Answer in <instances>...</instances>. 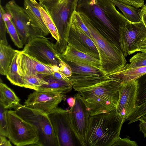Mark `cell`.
<instances>
[{"label":"cell","instance_id":"6da1fadb","mask_svg":"<svg viewBox=\"0 0 146 146\" xmlns=\"http://www.w3.org/2000/svg\"><path fill=\"white\" fill-rule=\"evenodd\" d=\"M76 11L82 14L100 32L111 35L119 43V30L127 19L110 0H78Z\"/></svg>","mask_w":146,"mask_h":146},{"label":"cell","instance_id":"7a4b0ae2","mask_svg":"<svg viewBox=\"0 0 146 146\" xmlns=\"http://www.w3.org/2000/svg\"><path fill=\"white\" fill-rule=\"evenodd\" d=\"M122 84L108 79L93 85L75 89L81 96L90 116L106 113L116 109L119 90Z\"/></svg>","mask_w":146,"mask_h":146},{"label":"cell","instance_id":"3957f363","mask_svg":"<svg viewBox=\"0 0 146 146\" xmlns=\"http://www.w3.org/2000/svg\"><path fill=\"white\" fill-rule=\"evenodd\" d=\"M115 110L90 116L86 137L87 146H112L119 139L125 120L117 116Z\"/></svg>","mask_w":146,"mask_h":146},{"label":"cell","instance_id":"277c9868","mask_svg":"<svg viewBox=\"0 0 146 146\" xmlns=\"http://www.w3.org/2000/svg\"><path fill=\"white\" fill-rule=\"evenodd\" d=\"M79 13L98 51L100 70L105 75L123 67L126 64V60L115 40L111 36L100 32L86 16Z\"/></svg>","mask_w":146,"mask_h":146},{"label":"cell","instance_id":"5b68a950","mask_svg":"<svg viewBox=\"0 0 146 146\" xmlns=\"http://www.w3.org/2000/svg\"><path fill=\"white\" fill-rule=\"evenodd\" d=\"M78 0H46L39 3L47 11L57 29L60 40L54 44L60 54L64 51L68 45L67 35Z\"/></svg>","mask_w":146,"mask_h":146},{"label":"cell","instance_id":"8992f818","mask_svg":"<svg viewBox=\"0 0 146 146\" xmlns=\"http://www.w3.org/2000/svg\"><path fill=\"white\" fill-rule=\"evenodd\" d=\"M17 114L36 129L40 146H59L58 140L48 114L20 104L14 108Z\"/></svg>","mask_w":146,"mask_h":146},{"label":"cell","instance_id":"52a82bcc","mask_svg":"<svg viewBox=\"0 0 146 146\" xmlns=\"http://www.w3.org/2000/svg\"><path fill=\"white\" fill-rule=\"evenodd\" d=\"M8 138L14 145L22 146L36 144L39 138L38 131L33 125L20 116L15 110H7Z\"/></svg>","mask_w":146,"mask_h":146},{"label":"cell","instance_id":"ba28073f","mask_svg":"<svg viewBox=\"0 0 146 146\" xmlns=\"http://www.w3.org/2000/svg\"><path fill=\"white\" fill-rule=\"evenodd\" d=\"M22 51L46 64L60 67L61 54L54 44L45 37H36L31 39Z\"/></svg>","mask_w":146,"mask_h":146},{"label":"cell","instance_id":"9c48e42d","mask_svg":"<svg viewBox=\"0 0 146 146\" xmlns=\"http://www.w3.org/2000/svg\"><path fill=\"white\" fill-rule=\"evenodd\" d=\"M59 146L81 145L70 122L68 110L57 107L48 114Z\"/></svg>","mask_w":146,"mask_h":146},{"label":"cell","instance_id":"30bf717a","mask_svg":"<svg viewBox=\"0 0 146 146\" xmlns=\"http://www.w3.org/2000/svg\"><path fill=\"white\" fill-rule=\"evenodd\" d=\"M146 37V28L142 20L132 22L128 20L120 27L119 43L125 56L139 51L141 43Z\"/></svg>","mask_w":146,"mask_h":146},{"label":"cell","instance_id":"8fae6325","mask_svg":"<svg viewBox=\"0 0 146 146\" xmlns=\"http://www.w3.org/2000/svg\"><path fill=\"white\" fill-rule=\"evenodd\" d=\"M74 97L75 103L68 110L70 122L81 145L87 146L86 137L90 116L80 94H76Z\"/></svg>","mask_w":146,"mask_h":146},{"label":"cell","instance_id":"7c38bea8","mask_svg":"<svg viewBox=\"0 0 146 146\" xmlns=\"http://www.w3.org/2000/svg\"><path fill=\"white\" fill-rule=\"evenodd\" d=\"M4 9L10 15L24 45H26L31 39L36 37L24 8L18 5L15 0H11L6 3Z\"/></svg>","mask_w":146,"mask_h":146},{"label":"cell","instance_id":"4fadbf2b","mask_svg":"<svg viewBox=\"0 0 146 146\" xmlns=\"http://www.w3.org/2000/svg\"><path fill=\"white\" fill-rule=\"evenodd\" d=\"M65 94L49 91L39 90L28 96L25 105L46 114L57 108L65 98Z\"/></svg>","mask_w":146,"mask_h":146},{"label":"cell","instance_id":"5bb4252c","mask_svg":"<svg viewBox=\"0 0 146 146\" xmlns=\"http://www.w3.org/2000/svg\"><path fill=\"white\" fill-rule=\"evenodd\" d=\"M67 41L73 47L93 57L99 58L97 49L92 40L80 27L73 15Z\"/></svg>","mask_w":146,"mask_h":146},{"label":"cell","instance_id":"9a60e30c","mask_svg":"<svg viewBox=\"0 0 146 146\" xmlns=\"http://www.w3.org/2000/svg\"><path fill=\"white\" fill-rule=\"evenodd\" d=\"M138 89L137 80L130 82L122 85L119 90V98L116 114L125 120L135 108Z\"/></svg>","mask_w":146,"mask_h":146},{"label":"cell","instance_id":"2e32d148","mask_svg":"<svg viewBox=\"0 0 146 146\" xmlns=\"http://www.w3.org/2000/svg\"><path fill=\"white\" fill-rule=\"evenodd\" d=\"M17 62L18 73L21 76L50 75L59 68L43 64L22 51H19Z\"/></svg>","mask_w":146,"mask_h":146},{"label":"cell","instance_id":"e0dca14e","mask_svg":"<svg viewBox=\"0 0 146 146\" xmlns=\"http://www.w3.org/2000/svg\"><path fill=\"white\" fill-rule=\"evenodd\" d=\"M40 6L36 0H24L23 8L36 37H45L50 32L40 10Z\"/></svg>","mask_w":146,"mask_h":146},{"label":"cell","instance_id":"ac0fdd59","mask_svg":"<svg viewBox=\"0 0 146 146\" xmlns=\"http://www.w3.org/2000/svg\"><path fill=\"white\" fill-rule=\"evenodd\" d=\"M60 55L64 61L86 64L100 70L99 59L82 52L69 44H68L65 50Z\"/></svg>","mask_w":146,"mask_h":146},{"label":"cell","instance_id":"d6986e66","mask_svg":"<svg viewBox=\"0 0 146 146\" xmlns=\"http://www.w3.org/2000/svg\"><path fill=\"white\" fill-rule=\"evenodd\" d=\"M146 74V66L125 69L122 68L105 75L108 79L117 81L122 84L136 80Z\"/></svg>","mask_w":146,"mask_h":146},{"label":"cell","instance_id":"ffe728a7","mask_svg":"<svg viewBox=\"0 0 146 146\" xmlns=\"http://www.w3.org/2000/svg\"><path fill=\"white\" fill-rule=\"evenodd\" d=\"M75 89L90 86L108 79L103 74L79 75L72 74L68 78Z\"/></svg>","mask_w":146,"mask_h":146},{"label":"cell","instance_id":"44dd1931","mask_svg":"<svg viewBox=\"0 0 146 146\" xmlns=\"http://www.w3.org/2000/svg\"><path fill=\"white\" fill-rule=\"evenodd\" d=\"M43 78L48 84L43 85L39 88L38 90L49 91L65 94L72 90V85L70 80L54 79L50 75L44 76Z\"/></svg>","mask_w":146,"mask_h":146},{"label":"cell","instance_id":"7402d4cb","mask_svg":"<svg viewBox=\"0 0 146 146\" xmlns=\"http://www.w3.org/2000/svg\"><path fill=\"white\" fill-rule=\"evenodd\" d=\"M18 50L0 40V73L6 75L9 68Z\"/></svg>","mask_w":146,"mask_h":146},{"label":"cell","instance_id":"603a6c76","mask_svg":"<svg viewBox=\"0 0 146 146\" xmlns=\"http://www.w3.org/2000/svg\"><path fill=\"white\" fill-rule=\"evenodd\" d=\"M20 101L12 90L5 84L0 82V104L3 108H14L19 104Z\"/></svg>","mask_w":146,"mask_h":146},{"label":"cell","instance_id":"cb8c5ba5","mask_svg":"<svg viewBox=\"0 0 146 146\" xmlns=\"http://www.w3.org/2000/svg\"><path fill=\"white\" fill-rule=\"evenodd\" d=\"M121 11L129 21L137 22L142 20L141 9L131 5L114 0H110Z\"/></svg>","mask_w":146,"mask_h":146},{"label":"cell","instance_id":"d4e9b609","mask_svg":"<svg viewBox=\"0 0 146 146\" xmlns=\"http://www.w3.org/2000/svg\"><path fill=\"white\" fill-rule=\"evenodd\" d=\"M0 12L5 23L7 32L9 34L11 40L17 48H22L24 45L20 39L16 29L11 21L9 14L7 13L0 4Z\"/></svg>","mask_w":146,"mask_h":146},{"label":"cell","instance_id":"484cf974","mask_svg":"<svg viewBox=\"0 0 146 146\" xmlns=\"http://www.w3.org/2000/svg\"><path fill=\"white\" fill-rule=\"evenodd\" d=\"M64 61L71 67L72 71V74L104 75L100 70L89 65L82 63Z\"/></svg>","mask_w":146,"mask_h":146},{"label":"cell","instance_id":"4316f807","mask_svg":"<svg viewBox=\"0 0 146 146\" xmlns=\"http://www.w3.org/2000/svg\"><path fill=\"white\" fill-rule=\"evenodd\" d=\"M19 52L18 50L14 56L6 76L11 83L23 87L22 78L18 73L17 62Z\"/></svg>","mask_w":146,"mask_h":146},{"label":"cell","instance_id":"83f0119b","mask_svg":"<svg viewBox=\"0 0 146 146\" xmlns=\"http://www.w3.org/2000/svg\"><path fill=\"white\" fill-rule=\"evenodd\" d=\"M23 87L38 90L39 88L44 84H48V83L43 78L41 75H36L32 76H22Z\"/></svg>","mask_w":146,"mask_h":146},{"label":"cell","instance_id":"f1b7e54d","mask_svg":"<svg viewBox=\"0 0 146 146\" xmlns=\"http://www.w3.org/2000/svg\"><path fill=\"white\" fill-rule=\"evenodd\" d=\"M40 9L50 33L56 40V42H58L60 40L59 36L53 20L46 10L40 5Z\"/></svg>","mask_w":146,"mask_h":146},{"label":"cell","instance_id":"f546056e","mask_svg":"<svg viewBox=\"0 0 146 146\" xmlns=\"http://www.w3.org/2000/svg\"><path fill=\"white\" fill-rule=\"evenodd\" d=\"M129 64H126L122 68L127 69L146 66V53L138 52L129 60Z\"/></svg>","mask_w":146,"mask_h":146},{"label":"cell","instance_id":"4dcf8cb0","mask_svg":"<svg viewBox=\"0 0 146 146\" xmlns=\"http://www.w3.org/2000/svg\"><path fill=\"white\" fill-rule=\"evenodd\" d=\"M138 82L136 106L146 100V74L137 79Z\"/></svg>","mask_w":146,"mask_h":146},{"label":"cell","instance_id":"1f68e13d","mask_svg":"<svg viewBox=\"0 0 146 146\" xmlns=\"http://www.w3.org/2000/svg\"><path fill=\"white\" fill-rule=\"evenodd\" d=\"M146 114V100L136 106L133 112L127 118L129 124L137 121Z\"/></svg>","mask_w":146,"mask_h":146},{"label":"cell","instance_id":"d6a6232c","mask_svg":"<svg viewBox=\"0 0 146 146\" xmlns=\"http://www.w3.org/2000/svg\"><path fill=\"white\" fill-rule=\"evenodd\" d=\"M7 110L0 105V135L8 137L9 135L7 118Z\"/></svg>","mask_w":146,"mask_h":146},{"label":"cell","instance_id":"836d02e7","mask_svg":"<svg viewBox=\"0 0 146 146\" xmlns=\"http://www.w3.org/2000/svg\"><path fill=\"white\" fill-rule=\"evenodd\" d=\"M0 14V40L8 44L6 34L7 31L6 26L2 14L1 13Z\"/></svg>","mask_w":146,"mask_h":146},{"label":"cell","instance_id":"e575fe53","mask_svg":"<svg viewBox=\"0 0 146 146\" xmlns=\"http://www.w3.org/2000/svg\"><path fill=\"white\" fill-rule=\"evenodd\" d=\"M60 66L59 70L64 74L67 77L70 76L72 71L70 66L61 58L60 62Z\"/></svg>","mask_w":146,"mask_h":146},{"label":"cell","instance_id":"d590c367","mask_svg":"<svg viewBox=\"0 0 146 146\" xmlns=\"http://www.w3.org/2000/svg\"><path fill=\"white\" fill-rule=\"evenodd\" d=\"M121 146H137L136 142L130 140L128 137L122 139L120 137L112 145Z\"/></svg>","mask_w":146,"mask_h":146},{"label":"cell","instance_id":"8d00e7d4","mask_svg":"<svg viewBox=\"0 0 146 146\" xmlns=\"http://www.w3.org/2000/svg\"><path fill=\"white\" fill-rule=\"evenodd\" d=\"M53 78L57 80H70L64 74L59 70L54 71L50 75Z\"/></svg>","mask_w":146,"mask_h":146},{"label":"cell","instance_id":"74e56055","mask_svg":"<svg viewBox=\"0 0 146 146\" xmlns=\"http://www.w3.org/2000/svg\"><path fill=\"white\" fill-rule=\"evenodd\" d=\"M139 121V131L143 133L145 137H146V121L141 119H140Z\"/></svg>","mask_w":146,"mask_h":146},{"label":"cell","instance_id":"f35d334b","mask_svg":"<svg viewBox=\"0 0 146 146\" xmlns=\"http://www.w3.org/2000/svg\"><path fill=\"white\" fill-rule=\"evenodd\" d=\"M10 141L6 138L5 137L0 135V146H11Z\"/></svg>","mask_w":146,"mask_h":146},{"label":"cell","instance_id":"ab89813d","mask_svg":"<svg viewBox=\"0 0 146 146\" xmlns=\"http://www.w3.org/2000/svg\"><path fill=\"white\" fill-rule=\"evenodd\" d=\"M142 20L146 28V4H144L141 9Z\"/></svg>","mask_w":146,"mask_h":146},{"label":"cell","instance_id":"60d3db41","mask_svg":"<svg viewBox=\"0 0 146 146\" xmlns=\"http://www.w3.org/2000/svg\"><path fill=\"white\" fill-rule=\"evenodd\" d=\"M139 51L146 53V37L140 44Z\"/></svg>","mask_w":146,"mask_h":146},{"label":"cell","instance_id":"b9f144b4","mask_svg":"<svg viewBox=\"0 0 146 146\" xmlns=\"http://www.w3.org/2000/svg\"><path fill=\"white\" fill-rule=\"evenodd\" d=\"M67 102L68 105L70 107H72L74 105L75 102L74 97H71L67 100Z\"/></svg>","mask_w":146,"mask_h":146},{"label":"cell","instance_id":"7bdbcfd3","mask_svg":"<svg viewBox=\"0 0 146 146\" xmlns=\"http://www.w3.org/2000/svg\"><path fill=\"white\" fill-rule=\"evenodd\" d=\"M140 119H141L146 121V114L143 115Z\"/></svg>","mask_w":146,"mask_h":146},{"label":"cell","instance_id":"ee69618b","mask_svg":"<svg viewBox=\"0 0 146 146\" xmlns=\"http://www.w3.org/2000/svg\"><path fill=\"white\" fill-rule=\"evenodd\" d=\"M39 1V3H41L43 2V1L46 0H37Z\"/></svg>","mask_w":146,"mask_h":146}]
</instances>
